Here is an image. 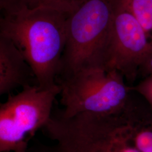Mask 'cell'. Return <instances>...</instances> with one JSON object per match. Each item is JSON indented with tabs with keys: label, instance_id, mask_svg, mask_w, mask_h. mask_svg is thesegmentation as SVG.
<instances>
[{
	"label": "cell",
	"instance_id": "6da1fadb",
	"mask_svg": "<svg viewBox=\"0 0 152 152\" xmlns=\"http://www.w3.org/2000/svg\"><path fill=\"white\" fill-rule=\"evenodd\" d=\"M68 16L55 10L37 7L2 14L1 18L0 35L10 39L19 50L41 89L57 85Z\"/></svg>",
	"mask_w": 152,
	"mask_h": 152
},
{
	"label": "cell",
	"instance_id": "7a4b0ae2",
	"mask_svg": "<svg viewBox=\"0 0 152 152\" xmlns=\"http://www.w3.org/2000/svg\"><path fill=\"white\" fill-rule=\"evenodd\" d=\"M115 0H87L68 16L57 79L93 68L106 69Z\"/></svg>",
	"mask_w": 152,
	"mask_h": 152
},
{
	"label": "cell",
	"instance_id": "3957f363",
	"mask_svg": "<svg viewBox=\"0 0 152 152\" xmlns=\"http://www.w3.org/2000/svg\"><path fill=\"white\" fill-rule=\"evenodd\" d=\"M116 70L93 68L58 79L65 117L82 113L109 115L119 112L131 96V87Z\"/></svg>",
	"mask_w": 152,
	"mask_h": 152
},
{
	"label": "cell",
	"instance_id": "277c9868",
	"mask_svg": "<svg viewBox=\"0 0 152 152\" xmlns=\"http://www.w3.org/2000/svg\"><path fill=\"white\" fill-rule=\"evenodd\" d=\"M60 89L27 86L9 95L0 107V152H28V142L52 115L53 103Z\"/></svg>",
	"mask_w": 152,
	"mask_h": 152
},
{
	"label": "cell",
	"instance_id": "5b68a950",
	"mask_svg": "<svg viewBox=\"0 0 152 152\" xmlns=\"http://www.w3.org/2000/svg\"><path fill=\"white\" fill-rule=\"evenodd\" d=\"M88 152H152V108L142 98L131 96L110 117Z\"/></svg>",
	"mask_w": 152,
	"mask_h": 152
},
{
	"label": "cell",
	"instance_id": "8992f818",
	"mask_svg": "<svg viewBox=\"0 0 152 152\" xmlns=\"http://www.w3.org/2000/svg\"><path fill=\"white\" fill-rule=\"evenodd\" d=\"M152 50V42L130 11L115 0L107 70L119 72L127 81L136 79L139 68Z\"/></svg>",
	"mask_w": 152,
	"mask_h": 152
},
{
	"label": "cell",
	"instance_id": "52a82bcc",
	"mask_svg": "<svg viewBox=\"0 0 152 152\" xmlns=\"http://www.w3.org/2000/svg\"><path fill=\"white\" fill-rule=\"evenodd\" d=\"M32 86H37L32 69L15 44L0 35L1 95Z\"/></svg>",
	"mask_w": 152,
	"mask_h": 152
},
{
	"label": "cell",
	"instance_id": "ba28073f",
	"mask_svg": "<svg viewBox=\"0 0 152 152\" xmlns=\"http://www.w3.org/2000/svg\"><path fill=\"white\" fill-rule=\"evenodd\" d=\"M140 23L152 42V0H117Z\"/></svg>",
	"mask_w": 152,
	"mask_h": 152
},
{
	"label": "cell",
	"instance_id": "9c48e42d",
	"mask_svg": "<svg viewBox=\"0 0 152 152\" xmlns=\"http://www.w3.org/2000/svg\"><path fill=\"white\" fill-rule=\"evenodd\" d=\"M87 0H30L28 8L45 7L69 16Z\"/></svg>",
	"mask_w": 152,
	"mask_h": 152
},
{
	"label": "cell",
	"instance_id": "30bf717a",
	"mask_svg": "<svg viewBox=\"0 0 152 152\" xmlns=\"http://www.w3.org/2000/svg\"><path fill=\"white\" fill-rule=\"evenodd\" d=\"M131 90L152 108V75L144 77L136 86L131 87Z\"/></svg>",
	"mask_w": 152,
	"mask_h": 152
},
{
	"label": "cell",
	"instance_id": "8fae6325",
	"mask_svg": "<svg viewBox=\"0 0 152 152\" xmlns=\"http://www.w3.org/2000/svg\"><path fill=\"white\" fill-rule=\"evenodd\" d=\"M30 0H0L2 14L17 13L28 8Z\"/></svg>",
	"mask_w": 152,
	"mask_h": 152
},
{
	"label": "cell",
	"instance_id": "7c38bea8",
	"mask_svg": "<svg viewBox=\"0 0 152 152\" xmlns=\"http://www.w3.org/2000/svg\"><path fill=\"white\" fill-rule=\"evenodd\" d=\"M139 73L143 75L144 78L152 75V50L142 63Z\"/></svg>",
	"mask_w": 152,
	"mask_h": 152
}]
</instances>
